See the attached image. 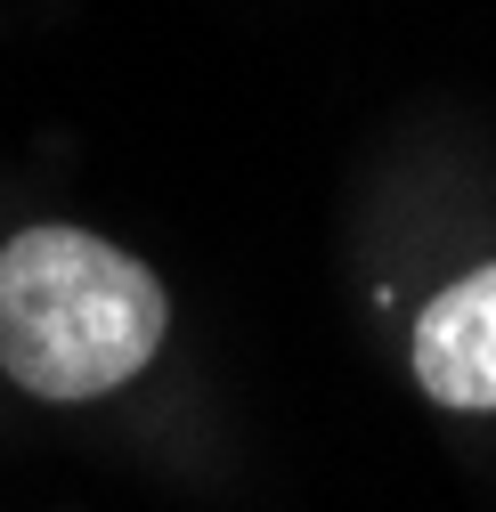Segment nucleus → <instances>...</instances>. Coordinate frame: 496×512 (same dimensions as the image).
<instances>
[{
	"instance_id": "obj_1",
	"label": "nucleus",
	"mask_w": 496,
	"mask_h": 512,
	"mask_svg": "<svg viewBox=\"0 0 496 512\" xmlns=\"http://www.w3.org/2000/svg\"><path fill=\"white\" fill-rule=\"evenodd\" d=\"M163 285L82 228H25L0 252V366L33 399H106L163 350Z\"/></svg>"
},
{
	"instance_id": "obj_2",
	"label": "nucleus",
	"mask_w": 496,
	"mask_h": 512,
	"mask_svg": "<svg viewBox=\"0 0 496 512\" xmlns=\"http://www.w3.org/2000/svg\"><path fill=\"white\" fill-rule=\"evenodd\" d=\"M415 382L440 407H496V269H472L423 309Z\"/></svg>"
}]
</instances>
